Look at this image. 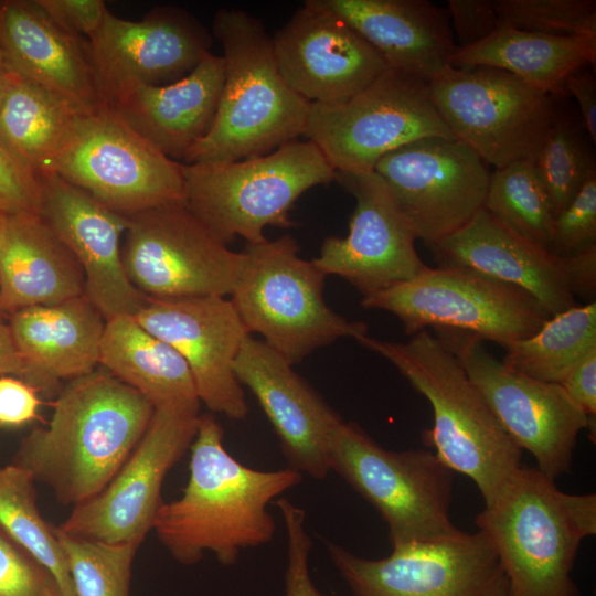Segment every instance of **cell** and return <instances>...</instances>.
Instances as JSON below:
<instances>
[{
  "label": "cell",
  "instance_id": "d6986e66",
  "mask_svg": "<svg viewBox=\"0 0 596 596\" xmlns=\"http://www.w3.org/2000/svg\"><path fill=\"white\" fill-rule=\"evenodd\" d=\"M91 60L107 104L120 89L138 85H166L190 72L211 54L213 39L185 9L163 4L138 21L109 10L87 38Z\"/></svg>",
  "mask_w": 596,
  "mask_h": 596
},
{
  "label": "cell",
  "instance_id": "d6a6232c",
  "mask_svg": "<svg viewBox=\"0 0 596 596\" xmlns=\"http://www.w3.org/2000/svg\"><path fill=\"white\" fill-rule=\"evenodd\" d=\"M502 363L531 379L561 384L596 349V302L551 316L526 339L504 345Z\"/></svg>",
  "mask_w": 596,
  "mask_h": 596
},
{
  "label": "cell",
  "instance_id": "9a60e30c",
  "mask_svg": "<svg viewBox=\"0 0 596 596\" xmlns=\"http://www.w3.org/2000/svg\"><path fill=\"white\" fill-rule=\"evenodd\" d=\"M199 412L157 407L135 449L97 494L73 507L58 529L72 536L139 547L162 504L169 470L190 448Z\"/></svg>",
  "mask_w": 596,
  "mask_h": 596
},
{
  "label": "cell",
  "instance_id": "74e56055",
  "mask_svg": "<svg viewBox=\"0 0 596 596\" xmlns=\"http://www.w3.org/2000/svg\"><path fill=\"white\" fill-rule=\"evenodd\" d=\"M501 26L551 35L596 36L595 0H494Z\"/></svg>",
  "mask_w": 596,
  "mask_h": 596
},
{
  "label": "cell",
  "instance_id": "836d02e7",
  "mask_svg": "<svg viewBox=\"0 0 596 596\" xmlns=\"http://www.w3.org/2000/svg\"><path fill=\"white\" fill-rule=\"evenodd\" d=\"M0 529L51 574L63 596H75L55 528L36 507L34 479L13 464L0 467Z\"/></svg>",
  "mask_w": 596,
  "mask_h": 596
},
{
  "label": "cell",
  "instance_id": "d590c367",
  "mask_svg": "<svg viewBox=\"0 0 596 596\" xmlns=\"http://www.w3.org/2000/svg\"><path fill=\"white\" fill-rule=\"evenodd\" d=\"M583 129L556 111L533 160L554 217L574 199L592 170L596 169Z\"/></svg>",
  "mask_w": 596,
  "mask_h": 596
},
{
  "label": "cell",
  "instance_id": "4dcf8cb0",
  "mask_svg": "<svg viewBox=\"0 0 596 596\" xmlns=\"http://www.w3.org/2000/svg\"><path fill=\"white\" fill-rule=\"evenodd\" d=\"M596 62V36L551 35L500 26L478 44L456 47L453 66L494 67L549 94L564 95L563 84L573 72Z\"/></svg>",
  "mask_w": 596,
  "mask_h": 596
},
{
  "label": "cell",
  "instance_id": "1f68e13d",
  "mask_svg": "<svg viewBox=\"0 0 596 596\" xmlns=\"http://www.w3.org/2000/svg\"><path fill=\"white\" fill-rule=\"evenodd\" d=\"M78 114L46 88L13 73L0 104V147L38 179L52 172Z\"/></svg>",
  "mask_w": 596,
  "mask_h": 596
},
{
  "label": "cell",
  "instance_id": "7bdbcfd3",
  "mask_svg": "<svg viewBox=\"0 0 596 596\" xmlns=\"http://www.w3.org/2000/svg\"><path fill=\"white\" fill-rule=\"evenodd\" d=\"M39 181L0 147V213L39 214Z\"/></svg>",
  "mask_w": 596,
  "mask_h": 596
},
{
  "label": "cell",
  "instance_id": "f35d334b",
  "mask_svg": "<svg viewBox=\"0 0 596 596\" xmlns=\"http://www.w3.org/2000/svg\"><path fill=\"white\" fill-rule=\"evenodd\" d=\"M596 246V169L574 199L554 217L552 254L565 257Z\"/></svg>",
  "mask_w": 596,
  "mask_h": 596
},
{
  "label": "cell",
  "instance_id": "ba28073f",
  "mask_svg": "<svg viewBox=\"0 0 596 596\" xmlns=\"http://www.w3.org/2000/svg\"><path fill=\"white\" fill-rule=\"evenodd\" d=\"M328 455L336 471L380 513L392 549L456 535L454 471L430 449H385L356 423L341 421Z\"/></svg>",
  "mask_w": 596,
  "mask_h": 596
},
{
  "label": "cell",
  "instance_id": "e0dca14e",
  "mask_svg": "<svg viewBox=\"0 0 596 596\" xmlns=\"http://www.w3.org/2000/svg\"><path fill=\"white\" fill-rule=\"evenodd\" d=\"M416 240L429 247L465 226L483 207L488 164L456 138L426 137L374 166Z\"/></svg>",
  "mask_w": 596,
  "mask_h": 596
},
{
  "label": "cell",
  "instance_id": "ab89813d",
  "mask_svg": "<svg viewBox=\"0 0 596 596\" xmlns=\"http://www.w3.org/2000/svg\"><path fill=\"white\" fill-rule=\"evenodd\" d=\"M275 504L281 513L287 538L285 596H323L309 573L312 542L306 531L305 510L286 498L277 499Z\"/></svg>",
  "mask_w": 596,
  "mask_h": 596
},
{
  "label": "cell",
  "instance_id": "8992f818",
  "mask_svg": "<svg viewBox=\"0 0 596 596\" xmlns=\"http://www.w3.org/2000/svg\"><path fill=\"white\" fill-rule=\"evenodd\" d=\"M185 206L221 243L266 240L268 226L290 228V211L309 189L336 181V170L310 140L235 161L183 163Z\"/></svg>",
  "mask_w": 596,
  "mask_h": 596
},
{
  "label": "cell",
  "instance_id": "484cf974",
  "mask_svg": "<svg viewBox=\"0 0 596 596\" xmlns=\"http://www.w3.org/2000/svg\"><path fill=\"white\" fill-rule=\"evenodd\" d=\"M223 81V57L211 53L184 77L166 85L120 89L107 105L163 155L183 160L209 132Z\"/></svg>",
  "mask_w": 596,
  "mask_h": 596
},
{
  "label": "cell",
  "instance_id": "83f0119b",
  "mask_svg": "<svg viewBox=\"0 0 596 596\" xmlns=\"http://www.w3.org/2000/svg\"><path fill=\"white\" fill-rule=\"evenodd\" d=\"M387 66L429 83L457 47L448 11L427 0H322Z\"/></svg>",
  "mask_w": 596,
  "mask_h": 596
},
{
  "label": "cell",
  "instance_id": "ffe728a7",
  "mask_svg": "<svg viewBox=\"0 0 596 596\" xmlns=\"http://www.w3.org/2000/svg\"><path fill=\"white\" fill-rule=\"evenodd\" d=\"M278 71L311 104H342L389 68L322 0H307L272 38Z\"/></svg>",
  "mask_w": 596,
  "mask_h": 596
},
{
  "label": "cell",
  "instance_id": "db71d44e",
  "mask_svg": "<svg viewBox=\"0 0 596 596\" xmlns=\"http://www.w3.org/2000/svg\"><path fill=\"white\" fill-rule=\"evenodd\" d=\"M0 215H1V213H0Z\"/></svg>",
  "mask_w": 596,
  "mask_h": 596
},
{
  "label": "cell",
  "instance_id": "8fae6325",
  "mask_svg": "<svg viewBox=\"0 0 596 596\" xmlns=\"http://www.w3.org/2000/svg\"><path fill=\"white\" fill-rule=\"evenodd\" d=\"M428 86L453 137L496 169L533 161L556 114L551 95L494 67L450 66Z\"/></svg>",
  "mask_w": 596,
  "mask_h": 596
},
{
  "label": "cell",
  "instance_id": "c3c4849f",
  "mask_svg": "<svg viewBox=\"0 0 596 596\" xmlns=\"http://www.w3.org/2000/svg\"><path fill=\"white\" fill-rule=\"evenodd\" d=\"M564 272L572 294L595 301L596 246L575 255L565 256Z\"/></svg>",
  "mask_w": 596,
  "mask_h": 596
},
{
  "label": "cell",
  "instance_id": "f546056e",
  "mask_svg": "<svg viewBox=\"0 0 596 596\" xmlns=\"http://www.w3.org/2000/svg\"><path fill=\"white\" fill-rule=\"evenodd\" d=\"M99 366L138 391L155 408L200 411L201 402L187 362L134 316L106 320Z\"/></svg>",
  "mask_w": 596,
  "mask_h": 596
},
{
  "label": "cell",
  "instance_id": "603a6c76",
  "mask_svg": "<svg viewBox=\"0 0 596 596\" xmlns=\"http://www.w3.org/2000/svg\"><path fill=\"white\" fill-rule=\"evenodd\" d=\"M234 373L270 422L288 467L313 479L326 478L329 439L341 417L263 340L252 336L244 340Z\"/></svg>",
  "mask_w": 596,
  "mask_h": 596
},
{
  "label": "cell",
  "instance_id": "9c48e42d",
  "mask_svg": "<svg viewBox=\"0 0 596 596\" xmlns=\"http://www.w3.org/2000/svg\"><path fill=\"white\" fill-rule=\"evenodd\" d=\"M52 172L126 217L185 204L183 163L159 151L107 104L76 116Z\"/></svg>",
  "mask_w": 596,
  "mask_h": 596
},
{
  "label": "cell",
  "instance_id": "cb8c5ba5",
  "mask_svg": "<svg viewBox=\"0 0 596 596\" xmlns=\"http://www.w3.org/2000/svg\"><path fill=\"white\" fill-rule=\"evenodd\" d=\"M0 44L14 74L46 88L78 113L106 104L87 39L61 28L38 0L0 1Z\"/></svg>",
  "mask_w": 596,
  "mask_h": 596
},
{
  "label": "cell",
  "instance_id": "d4e9b609",
  "mask_svg": "<svg viewBox=\"0 0 596 596\" xmlns=\"http://www.w3.org/2000/svg\"><path fill=\"white\" fill-rule=\"evenodd\" d=\"M430 248L439 266L469 268L519 287L551 316L577 305L563 257L520 236L485 209Z\"/></svg>",
  "mask_w": 596,
  "mask_h": 596
},
{
  "label": "cell",
  "instance_id": "277c9868",
  "mask_svg": "<svg viewBox=\"0 0 596 596\" xmlns=\"http://www.w3.org/2000/svg\"><path fill=\"white\" fill-rule=\"evenodd\" d=\"M509 583V596H579L572 571L582 542L596 533V494H571L521 465L478 513Z\"/></svg>",
  "mask_w": 596,
  "mask_h": 596
},
{
  "label": "cell",
  "instance_id": "60d3db41",
  "mask_svg": "<svg viewBox=\"0 0 596 596\" xmlns=\"http://www.w3.org/2000/svg\"><path fill=\"white\" fill-rule=\"evenodd\" d=\"M51 574L0 529V596H43Z\"/></svg>",
  "mask_w": 596,
  "mask_h": 596
},
{
  "label": "cell",
  "instance_id": "f5cc1de1",
  "mask_svg": "<svg viewBox=\"0 0 596 596\" xmlns=\"http://www.w3.org/2000/svg\"><path fill=\"white\" fill-rule=\"evenodd\" d=\"M6 315L3 313L2 309H1V302H0V318H4Z\"/></svg>",
  "mask_w": 596,
  "mask_h": 596
},
{
  "label": "cell",
  "instance_id": "5b68a950",
  "mask_svg": "<svg viewBox=\"0 0 596 596\" xmlns=\"http://www.w3.org/2000/svg\"><path fill=\"white\" fill-rule=\"evenodd\" d=\"M223 49L224 81L209 132L185 164L267 155L304 136L311 103L280 75L264 23L241 9H221L212 22Z\"/></svg>",
  "mask_w": 596,
  "mask_h": 596
},
{
  "label": "cell",
  "instance_id": "3957f363",
  "mask_svg": "<svg viewBox=\"0 0 596 596\" xmlns=\"http://www.w3.org/2000/svg\"><path fill=\"white\" fill-rule=\"evenodd\" d=\"M391 362L429 402L434 424L423 441L454 472L470 478L485 505L522 465V450L504 433L460 360L427 329L407 342L355 339Z\"/></svg>",
  "mask_w": 596,
  "mask_h": 596
},
{
  "label": "cell",
  "instance_id": "7402d4cb",
  "mask_svg": "<svg viewBox=\"0 0 596 596\" xmlns=\"http://www.w3.org/2000/svg\"><path fill=\"white\" fill-rule=\"evenodd\" d=\"M38 181L39 215L77 259L91 300L106 320L135 316L147 297L130 283L121 260L128 217L57 173L42 174Z\"/></svg>",
  "mask_w": 596,
  "mask_h": 596
},
{
  "label": "cell",
  "instance_id": "681fc988",
  "mask_svg": "<svg viewBox=\"0 0 596 596\" xmlns=\"http://www.w3.org/2000/svg\"><path fill=\"white\" fill-rule=\"evenodd\" d=\"M24 373L23 360L14 344L9 324L0 318V375H14L19 379Z\"/></svg>",
  "mask_w": 596,
  "mask_h": 596
},
{
  "label": "cell",
  "instance_id": "30bf717a",
  "mask_svg": "<svg viewBox=\"0 0 596 596\" xmlns=\"http://www.w3.org/2000/svg\"><path fill=\"white\" fill-rule=\"evenodd\" d=\"M361 305L393 313L411 336L432 327L502 347L529 338L551 317L525 290L456 266H427L406 281L362 297Z\"/></svg>",
  "mask_w": 596,
  "mask_h": 596
},
{
  "label": "cell",
  "instance_id": "f907efd6",
  "mask_svg": "<svg viewBox=\"0 0 596 596\" xmlns=\"http://www.w3.org/2000/svg\"><path fill=\"white\" fill-rule=\"evenodd\" d=\"M12 75H13V72L10 70L6 61V57H4V54L0 44V104L4 96V93L7 91V87L10 83Z\"/></svg>",
  "mask_w": 596,
  "mask_h": 596
},
{
  "label": "cell",
  "instance_id": "f6af8a7d",
  "mask_svg": "<svg viewBox=\"0 0 596 596\" xmlns=\"http://www.w3.org/2000/svg\"><path fill=\"white\" fill-rule=\"evenodd\" d=\"M39 393L19 377L0 375V427H21L39 418Z\"/></svg>",
  "mask_w": 596,
  "mask_h": 596
},
{
  "label": "cell",
  "instance_id": "f1b7e54d",
  "mask_svg": "<svg viewBox=\"0 0 596 596\" xmlns=\"http://www.w3.org/2000/svg\"><path fill=\"white\" fill-rule=\"evenodd\" d=\"M85 291L81 265L35 213L0 215V302L6 317Z\"/></svg>",
  "mask_w": 596,
  "mask_h": 596
},
{
  "label": "cell",
  "instance_id": "52a82bcc",
  "mask_svg": "<svg viewBox=\"0 0 596 596\" xmlns=\"http://www.w3.org/2000/svg\"><path fill=\"white\" fill-rule=\"evenodd\" d=\"M231 292L248 332L259 333L291 364L340 338L366 334L362 321H349L323 299L327 275L299 256V244L286 234L247 244Z\"/></svg>",
  "mask_w": 596,
  "mask_h": 596
},
{
  "label": "cell",
  "instance_id": "8d00e7d4",
  "mask_svg": "<svg viewBox=\"0 0 596 596\" xmlns=\"http://www.w3.org/2000/svg\"><path fill=\"white\" fill-rule=\"evenodd\" d=\"M55 533L67 558L75 596H129L138 546L81 539L58 528Z\"/></svg>",
  "mask_w": 596,
  "mask_h": 596
},
{
  "label": "cell",
  "instance_id": "44dd1931",
  "mask_svg": "<svg viewBox=\"0 0 596 596\" xmlns=\"http://www.w3.org/2000/svg\"><path fill=\"white\" fill-rule=\"evenodd\" d=\"M336 182L355 199V209L347 236L326 237L312 259L320 270L342 277L368 297L427 267L411 226L375 171L336 172Z\"/></svg>",
  "mask_w": 596,
  "mask_h": 596
},
{
  "label": "cell",
  "instance_id": "7dc6e473",
  "mask_svg": "<svg viewBox=\"0 0 596 596\" xmlns=\"http://www.w3.org/2000/svg\"><path fill=\"white\" fill-rule=\"evenodd\" d=\"M564 94L578 103L582 125L589 139L596 141V79L594 72L579 68L570 74L563 84Z\"/></svg>",
  "mask_w": 596,
  "mask_h": 596
},
{
  "label": "cell",
  "instance_id": "6da1fadb",
  "mask_svg": "<svg viewBox=\"0 0 596 596\" xmlns=\"http://www.w3.org/2000/svg\"><path fill=\"white\" fill-rule=\"evenodd\" d=\"M223 438L215 417L200 415L188 482L178 499L162 502L153 521L159 541L184 565L211 552L230 566L243 550L270 542L276 523L268 504L302 480L290 467L266 471L243 465Z\"/></svg>",
  "mask_w": 596,
  "mask_h": 596
},
{
  "label": "cell",
  "instance_id": "4316f807",
  "mask_svg": "<svg viewBox=\"0 0 596 596\" xmlns=\"http://www.w3.org/2000/svg\"><path fill=\"white\" fill-rule=\"evenodd\" d=\"M25 381L51 392L99 365L106 319L86 292L65 301L18 310L9 317Z\"/></svg>",
  "mask_w": 596,
  "mask_h": 596
},
{
  "label": "cell",
  "instance_id": "bcb514c9",
  "mask_svg": "<svg viewBox=\"0 0 596 596\" xmlns=\"http://www.w3.org/2000/svg\"><path fill=\"white\" fill-rule=\"evenodd\" d=\"M571 400L590 418L596 416V349L560 384Z\"/></svg>",
  "mask_w": 596,
  "mask_h": 596
},
{
  "label": "cell",
  "instance_id": "816d5d0a",
  "mask_svg": "<svg viewBox=\"0 0 596 596\" xmlns=\"http://www.w3.org/2000/svg\"><path fill=\"white\" fill-rule=\"evenodd\" d=\"M43 596H63L62 595V592L60 589V587L57 586V584L55 583V581H53L49 587L46 588L45 593Z\"/></svg>",
  "mask_w": 596,
  "mask_h": 596
},
{
  "label": "cell",
  "instance_id": "ac0fdd59",
  "mask_svg": "<svg viewBox=\"0 0 596 596\" xmlns=\"http://www.w3.org/2000/svg\"><path fill=\"white\" fill-rule=\"evenodd\" d=\"M187 362L198 397L212 413L241 421L248 414L234 363L251 336L231 299L222 296L146 298L134 316Z\"/></svg>",
  "mask_w": 596,
  "mask_h": 596
},
{
  "label": "cell",
  "instance_id": "ee69618b",
  "mask_svg": "<svg viewBox=\"0 0 596 596\" xmlns=\"http://www.w3.org/2000/svg\"><path fill=\"white\" fill-rule=\"evenodd\" d=\"M38 2L61 28L86 39L98 29L108 10L104 0H38Z\"/></svg>",
  "mask_w": 596,
  "mask_h": 596
},
{
  "label": "cell",
  "instance_id": "e575fe53",
  "mask_svg": "<svg viewBox=\"0 0 596 596\" xmlns=\"http://www.w3.org/2000/svg\"><path fill=\"white\" fill-rule=\"evenodd\" d=\"M499 222L549 251L554 214L533 161L521 160L490 174L483 207Z\"/></svg>",
  "mask_w": 596,
  "mask_h": 596
},
{
  "label": "cell",
  "instance_id": "7a4b0ae2",
  "mask_svg": "<svg viewBox=\"0 0 596 596\" xmlns=\"http://www.w3.org/2000/svg\"><path fill=\"white\" fill-rule=\"evenodd\" d=\"M155 407L102 366L67 381L49 423L20 443L12 464L76 505L113 479L142 438Z\"/></svg>",
  "mask_w": 596,
  "mask_h": 596
},
{
  "label": "cell",
  "instance_id": "2e32d148",
  "mask_svg": "<svg viewBox=\"0 0 596 596\" xmlns=\"http://www.w3.org/2000/svg\"><path fill=\"white\" fill-rule=\"evenodd\" d=\"M327 549L351 596H509L504 571L480 531L392 549L380 560L333 542Z\"/></svg>",
  "mask_w": 596,
  "mask_h": 596
},
{
  "label": "cell",
  "instance_id": "7c38bea8",
  "mask_svg": "<svg viewBox=\"0 0 596 596\" xmlns=\"http://www.w3.org/2000/svg\"><path fill=\"white\" fill-rule=\"evenodd\" d=\"M304 136L336 172L373 171L383 156L412 141L454 138L428 83L390 67L342 104H311Z\"/></svg>",
  "mask_w": 596,
  "mask_h": 596
},
{
  "label": "cell",
  "instance_id": "b9f144b4",
  "mask_svg": "<svg viewBox=\"0 0 596 596\" xmlns=\"http://www.w3.org/2000/svg\"><path fill=\"white\" fill-rule=\"evenodd\" d=\"M448 14L458 47L478 44L501 26L494 0H449Z\"/></svg>",
  "mask_w": 596,
  "mask_h": 596
},
{
  "label": "cell",
  "instance_id": "5bb4252c",
  "mask_svg": "<svg viewBox=\"0 0 596 596\" xmlns=\"http://www.w3.org/2000/svg\"><path fill=\"white\" fill-rule=\"evenodd\" d=\"M245 254L215 238L185 204L128 217L121 260L146 297L168 299L231 295Z\"/></svg>",
  "mask_w": 596,
  "mask_h": 596
},
{
  "label": "cell",
  "instance_id": "4fadbf2b",
  "mask_svg": "<svg viewBox=\"0 0 596 596\" xmlns=\"http://www.w3.org/2000/svg\"><path fill=\"white\" fill-rule=\"evenodd\" d=\"M445 331V341L460 360L510 439L529 451L541 472L556 480L572 467L577 437L593 432L590 419L562 385L531 379L497 360L475 334Z\"/></svg>",
  "mask_w": 596,
  "mask_h": 596
}]
</instances>
